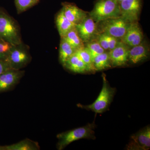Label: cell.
<instances>
[{"instance_id":"cell-1","label":"cell","mask_w":150,"mask_h":150,"mask_svg":"<svg viewBox=\"0 0 150 150\" xmlns=\"http://www.w3.org/2000/svg\"><path fill=\"white\" fill-rule=\"evenodd\" d=\"M95 128L96 124L93 122L88 123L83 127L58 134L57 135L58 142L56 145L57 149L63 150L71 143L81 139H95Z\"/></svg>"},{"instance_id":"cell-2","label":"cell","mask_w":150,"mask_h":150,"mask_svg":"<svg viewBox=\"0 0 150 150\" xmlns=\"http://www.w3.org/2000/svg\"><path fill=\"white\" fill-rule=\"evenodd\" d=\"M0 39L13 46L22 42L17 23L4 11L0 9Z\"/></svg>"},{"instance_id":"cell-3","label":"cell","mask_w":150,"mask_h":150,"mask_svg":"<svg viewBox=\"0 0 150 150\" xmlns=\"http://www.w3.org/2000/svg\"><path fill=\"white\" fill-rule=\"evenodd\" d=\"M103 81L102 89L95 101L88 105L78 104V107L88 110H91L96 114L102 113L108 110L115 95L116 89L110 86L104 74L103 75Z\"/></svg>"},{"instance_id":"cell-4","label":"cell","mask_w":150,"mask_h":150,"mask_svg":"<svg viewBox=\"0 0 150 150\" xmlns=\"http://www.w3.org/2000/svg\"><path fill=\"white\" fill-rule=\"evenodd\" d=\"M89 16L96 23L121 17L119 3L115 0H98Z\"/></svg>"},{"instance_id":"cell-5","label":"cell","mask_w":150,"mask_h":150,"mask_svg":"<svg viewBox=\"0 0 150 150\" xmlns=\"http://www.w3.org/2000/svg\"><path fill=\"white\" fill-rule=\"evenodd\" d=\"M131 23L123 18L108 19L97 23L98 33H103L121 39Z\"/></svg>"},{"instance_id":"cell-6","label":"cell","mask_w":150,"mask_h":150,"mask_svg":"<svg viewBox=\"0 0 150 150\" xmlns=\"http://www.w3.org/2000/svg\"><path fill=\"white\" fill-rule=\"evenodd\" d=\"M31 60L29 48L22 42L18 45L12 46L6 62L11 69L21 70L26 67Z\"/></svg>"},{"instance_id":"cell-7","label":"cell","mask_w":150,"mask_h":150,"mask_svg":"<svg viewBox=\"0 0 150 150\" xmlns=\"http://www.w3.org/2000/svg\"><path fill=\"white\" fill-rule=\"evenodd\" d=\"M119 4L121 17L130 23L138 21L142 8L141 0H123Z\"/></svg>"},{"instance_id":"cell-8","label":"cell","mask_w":150,"mask_h":150,"mask_svg":"<svg viewBox=\"0 0 150 150\" xmlns=\"http://www.w3.org/2000/svg\"><path fill=\"white\" fill-rule=\"evenodd\" d=\"M76 28L84 44L95 39L98 34L97 23L89 16H88L79 23L76 25Z\"/></svg>"},{"instance_id":"cell-9","label":"cell","mask_w":150,"mask_h":150,"mask_svg":"<svg viewBox=\"0 0 150 150\" xmlns=\"http://www.w3.org/2000/svg\"><path fill=\"white\" fill-rule=\"evenodd\" d=\"M150 148V127L146 126L132 135L127 146L129 150H148Z\"/></svg>"},{"instance_id":"cell-10","label":"cell","mask_w":150,"mask_h":150,"mask_svg":"<svg viewBox=\"0 0 150 150\" xmlns=\"http://www.w3.org/2000/svg\"><path fill=\"white\" fill-rule=\"evenodd\" d=\"M21 70L9 69L0 75V93L8 91L18 83L24 75Z\"/></svg>"},{"instance_id":"cell-11","label":"cell","mask_w":150,"mask_h":150,"mask_svg":"<svg viewBox=\"0 0 150 150\" xmlns=\"http://www.w3.org/2000/svg\"><path fill=\"white\" fill-rule=\"evenodd\" d=\"M130 48L121 40L115 48L108 51L112 67H122L126 64L129 62Z\"/></svg>"},{"instance_id":"cell-12","label":"cell","mask_w":150,"mask_h":150,"mask_svg":"<svg viewBox=\"0 0 150 150\" xmlns=\"http://www.w3.org/2000/svg\"><path fill=\"white\" fill-rule=\"evenodd\" d=\"M144 35L138 21L131 23L121 41L129 47L139 45L143 41Z\"/></svg>"},{"instance_id":"cell-13","label":"cell","mask_w":150,"mask_h":150,"mask_svg":"<svg viewBox=\"0 0 150 150\" xmlns=\"http://www.w3.org/2000/svg\"><path fill=\"white\" fill-rule=\"evenodd\" d=\"M62 5L63 7L61 10L64 15L75 25L79 23L88 16L85 11L74 4L65 3Z\"/></svg>"},{"instance_id":"cell-14","label":"cell","mask_w":150,"mask_h":150,"mask_svg":"<svg viewBox=\"0 0 150 150\" xmlns=\"http://www.w3.org/2000/svg\"><path fill=\"white\" fill-rule=\"evenodd\" d=\"M149 54V48L145 42L130 47L129 53V62L137 64L147 59Z\"/></svg>"},{"instance_id":"cell-15","label":"cell","mask_w":150,"mask_h":150,"mask_svg":"<svg viewBox=\"0 0 150 150\" xmlns=\"http://www.w3.org/2000/svg\"><path fill=\"white\" fill-rule=\"evenodd\" d=\"M63 67L72 72L78 74L90 72L86 65L76 52L66 61Z\"/></svg>"},{"instance_id":"cell-16","label":"cell","mask_w":150,"mask_h":150,"mask_svg":"<svg viewBox=\"0 0 150 150\" xmlns=\"http://www.w3.org/2000/svg\"><path fill=\"white\" fill-rule=\"evenodd\" d=\"M56 23L61 38L64 36L67 33L76 26L74 23L71 22L65 16L62 10L56 15Z\"/></svg>"},{"instance_id":"cell-17","label":"cell","mask_w":150,"mask_h":150,"mask_svg":"<svg viewBox=\"0 0 150 150\" xmlns=\"http://www.w3.org/2000/svg\"><path fill=\"white\" fill-rule=\"evenodd\" d=\"M40 149L37 142L25 139L13 144L0 146V150H37Z\"/></svg>"},{"instance_id":"cell-18","label":"cell","mask_w":150,"mask_h":150,"mask_svg":"<svg viewBox=\"0 0 150 150\" xmlns=\"http://www.w3.org/2000/svg\"><path fill=\"white\" fill-rule=\"evenodd\" d=\"M93 65L95 71H100L112 67L108 51H105L93 59Z\"/></svg>"},{"instance_id":"cell-19","label":"cell","mask_w":150,"mask_h":150,"mask_svg":"<svg viewBox=\"0 0 150 150\" xmlns=\"http://www.w3.org/2000/svg\"><path fill=\"white\" fill-rule=\"evenodd\" d=\"M76 50L73 48L63 38H61L59 47V59L60 63L63 66L65 62L71 56L76 53Z\"/></svg>"},{"instance_id":"cell-20","label":"cell","mask_w":150,"mask_h":150,"mask_svg":"<svg viewBox=\"0 0 150 150\" xmlns=\"http://www.w3.org/2000/svg\"><path fill=\"white\" fill-rule=\"evenodd\" d=\"M61 38L64 39L76 51L84 47V43L78 34L76 26L67 33L64 36Z\"/></svg>"},{"instance_id":"cell-21","label":"cell","mask_w":150,"mask_h":150,"mask_svg":"<svg viewBox=\"0 0 150 150\" xmlns=\"http://www.w3.org/2000/svg\"><path fill=\"white\" fill-rule=\"evenodd\" d=\"M85 47L91 55L93 60L97 55L102 54L105 51L104 49L100 46L98 42L96 39L85 43Z\"/></svg>"},{"instance_id":"cell-22","label":"cell","mask_w":150,"mask_h":150,"mask_svg":"<svg viewBox=\"0 0 150 150\" xmlns=\"http://www.w3.org/2000/svg\"><path fill=\"white\" fill-rule=\"evenodd\" d=\"M76 53L86 65L90 72L95 71L93 65V61L91 55L85 47L81 48L76 51Z\"/></svg>"},{"instance_id":"cell-23","label":"cell","mask_w":150,"mask_h":150,"mask_svg":"<svg viewBox=\"0 0 150 150\" xmlns=\"http://www.w3.org/2000/svg\"><path fill=\"white\" fill-rule=\"evenodd\" d=\"M39 0H15L16 6L18 13L25 11L36 4Z\"/></svg>"},{"instance_id":"cell-24","label":"cell","mask_w":150,"mask_h":150,"mask_svg":"<svg viewBox=\"0 0 150 150\" xmlns=\"http://www.w3.org/2000/svg\"><path fill=\"white\" fill-rule=\"evenodd\" d=\"M13 45L0 39V61H6Z\"/></svg>"},{"instance_id":"cell-25","label":"cell","mask_w":150,"mask_h":150,"mask_svg":"<svg viewBox=\"0 0 150 150\" xmlns=\"http://www.w3.org/2000/svg\"><path fill=\"white\" fill-rule=\"evenodd\" d=\"M103 34L107 40L108 48H109V51L115 48L116 45L119 43V41L121 40V39L119 38H116L106 35V34Z\"/></svg>"},{"instance_id":"cell-26","label":"cell","mask_w":150,"mask_h":150,"mask_svg":"<svg viewBox=\"0 0 150 150\" xmlns=\"http://www.w3.org/2000/svg\"><path fill=\"white\" fill-rule=\"evenodd\" d=\"M95 39L98 42L100 46L104 49L105 51H109L107 40L104 34L103 33H98Z\"/></svg>"},{"instance_id":"cell-27","label":"cell","mask_w":150,"mask_h":150,"mask_svg":"<svg viewBox=\"0 0 150 150\" xmlns=\"http://www.w3.org/2000/svg\"><path fill=\"white\" fill-rule=\"evenodd\" d=\"M10 68L9 65L6 61H0V75Z\"/></svg>"},{"instance_id":"cell-28","label":"cell","mask_w":150,"mask_h":150,"mask_svg":"<svg viewBox=\"0 0 150 150\" xmlns=\"http://www.w3.org/2000/svg\"><path fill=\"white\" fill-rule=\"evenodd\" d=\"M115 1H117L119 4V3L121 2L123 0H115Z\"/></svg>"}]
</instances>
